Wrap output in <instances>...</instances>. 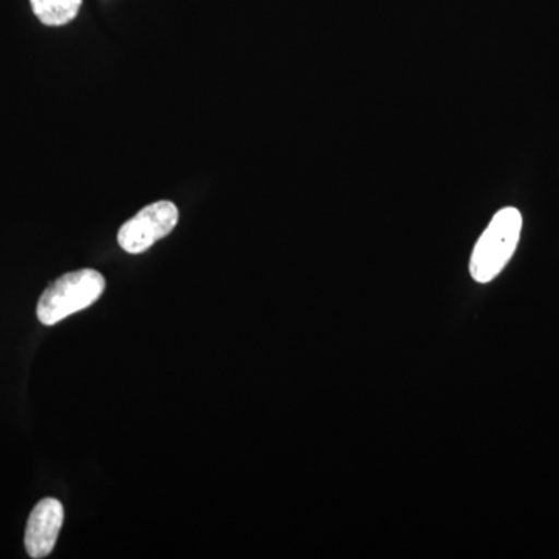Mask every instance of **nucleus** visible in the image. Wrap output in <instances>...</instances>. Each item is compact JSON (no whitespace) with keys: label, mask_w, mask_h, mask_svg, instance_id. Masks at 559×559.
Masks as SVG:
<instances>
[{"label":"nucleus","mask_w":559,"mask_h":559,"mask_svg":"<svg viewBox=\"0 0 559 559\" xmlns=\"http://www.w3.org/2000/svg\"><path fill=\"white\" fill-rule=\"evenodd\" d=\"M106 280L95 270L69 272L44 290L38 301V319L44 325H57L61 320L92 307L100 299Z\"/></svg>","instance_id":"obj_1"},{"label":"nucleus","mask_w":559,"mask_h":559,"mask_svg":"<svg viewBox=\"0 0 559 559\" xmlns=\"http://www.w3.org/2000/svg\"><path fill=\"white\" fill-rule=\"evenodd\" d=\"M521 230L520 210L507 207L496 213L471 255V277L477 283H488L498 277L518 248Z\"/></svg>","instance_id":"obj_2"},{"label":"nucleus","mask_w":559,"mask_h":559,"mask_svg":"<svg viewBox=\"0 0 559 559\" xmlns=\"http://www.w3.org/2000/svg\"><path fill=\"white\" fill-rule=\"evenodd\" d=\"M179 210L170 201H157L140 210L119 230L120 248L128 253L145 252L154 242L168 237L178 226Z\"/></svg>","instance_id":"obj_3"},{"label":"nucleus","mask_w":559,"mask_h":559,"mask_svg":"<svg viewBox=\"0 0 559 559\" xmlns=\"http://www.w3.org/2000/svg\"><path fill=\"white\" fill-rule=\"evenodd\" d=\"M62 522H64V509L60 500L46 498L36 503L25 530V549L31 558L49 557L57 546Z\"/></svg>","instance_id":"obj_4"},{"label":"nucleus","mask_w":559,"mask_h":559,"mask_svg":"<svg viewBox=\"0 0 559 559\" xmlns=\"http://www.w3.org/2000/svg\"><path fill=\"white\" fill-rule=\"evenodd\" d=\"M33 13L44 25L61 27L75 20L83 0H31Z\"/></svg>","instance_id":"obj_5"}]
</instances>
